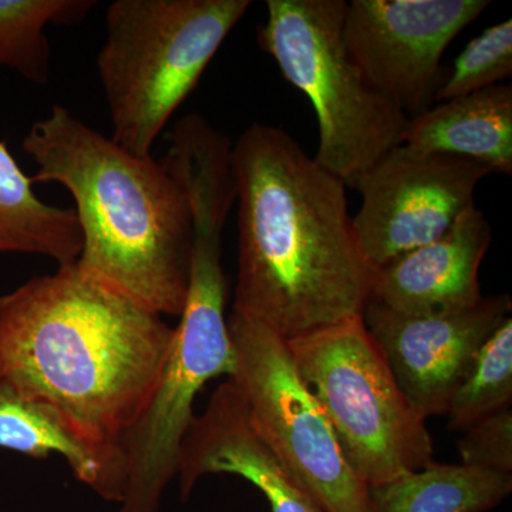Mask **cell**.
I'll use <instances>...</instances> for the list:
<instances>
[{
	"instance_id": "cell-1",
	"label": "cell",
	"mask_w": 512,
	"mask_h": 512,
	"mask_svg": "<svg viewBox=\"0 0 512 512\" xmlns=\"http://www.w3.org/2000/svg\"><path fill=\"white\" fill-rule=\"evenodd\" d=\"M174 333L77 262L59 266L0 296V392L45 404L90 446L124 456Z\"/></svg>"
},
{
	"instance_id": "cell-2",
	"label": "cell",
	"mask_w": 512,
	"mask_h": 512,
	"mask_svg": "<svg viewBox=\"0 0 512 512\" xmlns=\"http://www.w3.org/2000/svg\"><path fill=\"white\" fill-rule=\"evenodd\" d=\"M238 202L234 309L285 340L362 315L376 269L357 241L346 185L284 128L232 143Z\"/></svg>"
},
{
	"instance_id": "cell-3",
	"label": "cell",
	"mask_w": 512,
	"mask_h": 512,
	"mask_svg": "<svg viewBox=\"0 0 512 512\" xmlns=\"http://www.w3.org/2000/svg\"><path fill=\"white\" fill-rule=\"evenodd\" d=\"M37 171L33 184L70 192L82 232L77 265L161 316L180 318L187 301L192 218L167 165L121 147L53 106L22 141Z\"/></svg>"
},
{
	"instance_id": "cell-4",
	"label": "cell",
	"mask_w": 512,
	"mask_h": 512,
	"mask_svg": "<svg viewBox=\"0 0 512 512\" xmlns=\"http://www.w3.org/2000/svg\"><path fill=\"white\" fill-rule=\"evenodd\" d=\"M229 211L227 202L215 195H200L191 202L187 301L156 389L123 443L126 490L119 512L160 511L168 484L178 476L181 446L195 419V399L210 380L234 373L222 266Z\"/></svg>"
},
{
	"instance_id": "cell-5",
	"label": "cell",
	"mask_w": 512,
	"mask_h": 512,
	"mask_svg": "<svg viewBox=\"0 0 512 512\" xmlns=\"http://www.w3.org/2000/svg\"><path fill=\"white\" fill-rule=\"evenodd\" d=\"M251 0H114L96 59L111 138L137 156L194 92Z\"/></svg>"
},
{
	"instance_id": "cell-6",
	"label": "cell",
	"mask_w": 512,
	"mask_h": 512,
	"mask_svg": "<svg viewBox=\"0 0 512 512\" xmlns=\"http://www.w3.org/2000/svg\"><path fill=\"white\" fill-rule=\"evenodd\" d=\"M345 0H268L262 49L312 103L320 167L352 188L360 175L402 144L409 117L373 90L345 39Z\"/></svg>"
},
{
	"instance_id": "cell-7",
	"label": "cell",
	"mask_w": 512,
	"mask_h": 512,
	"mask_svg": "<svg viewBox=\"0 0 512 512\" xmlns=\"http://www.w3.org/2000/svg\"><path fill=\"white\" fill-rule=\"evenodd\" d=\"M343 457L369 487L433 464L427 419L404 396L362 315L288 340Z\"/></svg>"
},
{
	"instance_id": "cell-8",
	"label": "cell",
	"mask_w": 512,
	"mask_h": 512,
	"mask_svg": "<svg viewBox=\"0 0 512 512\" xmlns=\"http://www.w3.org/2000/svg\"><path fill=\"white\" fill-rule=\"evenodd\" d=\"M235 384L262 441L295 474L325 512H370L369 485L346 458L296 369L288 340L232 311Z\"/></svg>"
},
{
	"instance_id": "cell-9",
	"label": "cell",
	"mask_w": 512,
	"mask_h": 512,
	"mask_svg": "<svg viewBox=\"0 0 512 512\" xmlns=\"http://www.w3.org/2000/svg\"><path fill=\"white\" fill-rule=\"evenodd\" d=\"M490 174L467 158L394 147L352 187L362 195L352 220L367 261L380 268L446 234Z\"/></svg>"
},
{
	"instance_id": "cell-10",
	"label": "cell",
	"mask_w": 512,
	"mask_h": 512,
	"mask_svg": "<svg viewBox=\"0 0 512 512\" xmlns=\"http://www.w3.org/2000/svg\"><path fill=\"white\" fill-rule=\"evenodd\" d=\"M488 0H352L343 39L366 82L409 119L430 109L441 57Z\"/></svg>"
},
{
	"instance_id": "cell-11",
	"label": "cell",
	"mask_w": 512,
	"mask_h": 512,
	"mask_svg": "<svg viewBox=\"0 0 512 512\" xmlns=\"http://www.w3.org/2000/svg\"><path fill=\"white\" fill-rule=\"evenodd\" d=\"M511 311L510 295L501 293L447 315H406L369 301L362 319L404 396L429 419L447 413L478 352Z\"/></svg>"
},
{
	"instance_id": "cell-12",
	"label": "cell",
	"mask_w": 512,
	"mask_h": 512,
	"mask_svg": "<svg viewBox=\"0 0 512 512\" xmlns=\"http://www.w3.org/2000/svg\"><path fill=\"white\" fill-rule=\"evenodd\" d=\"M210 474L244 478L261 491L271 512H325L258 436L229 379L214 390L185 434L177 476L181 498L187 501L198 481Z\"/></svg>"
},
{
	"instance_id": "cell-13",
	"label": "cell",
	"mask_w": 512,
	"mask_h": 512,
	"mask_svg": "<svg viewBox=\"0 0 512 512\" xmlns=\"http://www.w3.org/2000/svg\"><path fill=\"white\" fill-rule=\"evenodd\" d=\"M491 241L490 222L474 205L440 238L377 268L370 301L406 315L474 308L484 299L478 272Z\"/></svg>"
},
{
	"instance_id": "cell-14",
	"label": "cell",
	"mask_w": 512,
	"mask_h": 512,
	"mask_svg": "<svg viewBox=\"0 0 512 512\" xmlns=\"http://www.w3.org/2000/svg\"><path fill=\"white\" fill-rule=\"evenodd\" d=\"M402 144L423 153L450 154L512 173V87L495 84L424 110L409 120Z\"/></svg>"
},
{
	"instance_id": "cell-15",
	"label": "cell",
	"mask_w": 512,
	"mask_h": 512,
	"mask_svg": "<svg viewBox=\"0 0 512 512\" xmlns=\"http://www.w3.org/2000/svg\"><path fill=\"white\" fill-rule=\"evenodd\" d=\"M0 448L36 460L62 456L73 476L100 498L117 504L123 500V454L90 446L45 404L0 392Z\"/></svg>"
},
{
	"instance_id": "cell-16",
	"label": "cell",
	"mask_w": 512,
	"mask_h": 512,
	"mask_svg": "<svg viewBox=\"0 0 512 512\" xmlns=\"http://www.w3.org/2000/svg\"><path fill=\"white\" fill-rule=\"evenodd\" d=\"M33 185L6 141L0 140V255H37L59 266L74 264L82 252L76 214L47 204Z\"/></svg>"
},
{
	"instance_id": "cell-17",
	"label": "cell",
	"mask_w": 512,
	"mask_h": 512,
	"mask_svg": "<svg viewBox=\"0 0 512 512\" xmlns=\"http://www.w3.org/2000/svg\"><path fill=\"white\" fill-rule=\"evenodd\" d=\"M512 493V474L430 464L369 487L370 512H487Z\"/></svg>"
},
{
	"instance_id": "cell-18",
	"label": "cell",
	"mask_w": 512,
	"mask_h": 512,
	"mask_svg": "<svg viewBox=\"0 0 512 512\" xmlns=\"http://www.w3.org/2000/svg\"><path fill=\"white\" fill-rule=\"evenodd\" d=\"M93 0H0V69L46 84L52 76L47 28L82 22Z\"/></svg>"
},
{
	"instance_id": "cell-19",
	"label": "cell",
	"mask_w": 512,
	"mask_h": 512,
	"mask_svg": "<svg viewBox=\"0 0 512 512\" xmlns=\"http://www.w3.org/2000/svg\"><path fill=\"white\" fill-rule=\"evenodd\" d=\"M512 407V318L505 319L480 349L448 404L447 430L468 427Z\"/></svg>"
},
{
	"instance_id": "cell-20",
	"label": "cell",
	"mask_w": 512,
	"mask_h": 512,
	"mask_svg": "<svg viewBox=\"0 0 512 512\" xmlns=\"http://www.w3.org/2000/svg\"><path fill=\"white\" fill-rule=\"evenodd\" d=\"M512 74V20H504L474 37L457 56L434 100L447 101L501 84Z\"/></svg>"
},
{
	"instance_id": "cell-21",
	"label": "cell",
	"mask_w": 512,
	"mask_h": 512,
	"mask_svg": "<svg viewBox=\"0 0 512 512\" xmlns=\"http://www.w3.org/2000/svg\"><path fill=\"white\" fill-rule=\"evenodd\" d=\"M458 456L463 466L512 474V407L463 431Z\"/></svg>"
}]
</instances>
